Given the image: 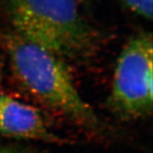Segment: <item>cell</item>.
<instances>
[{
    "instance_id": "7a4b0ae2",
    "label": "cell",
    "mask_w": 153,
    "mask_h": 153,
    "mask_svg": "<svg viewBox=\"0 0 153 153\" xmlns=\"http://www.w3.org/2000/svg\"><path fill=\"white\" fill-rule=\"evenodd\" d=\"M16 33L64 59L90 55L98 38L77 0H4Z\"/></svg>"
},
{
    "instance_id": "3957f363",
    "label": "cell",
    "mask_w": 153,
    "mask_h": 153,
    "mask_svg": "<svg viewBox=\"0 0 153 153\" xmlns=\"http://www.w3.org/2000/svg\"><path fill=\"white\" fill-rule=\"evenodd\" d=\"M153 41L151 33L133 36L115 67L110 103L121 116L135 118L152 112Z\"/></svg>"
},
{
    "instance_id": "52a82bcc",
    "label": "cell",
    "mask_w": 153,
    "mask_h": 153,
    "mask_svg": "<svg viewBox=\"0 0 153 153\" xmlns=\"http://www.w3.org/2000/svg\"><path fill=\"white\" fill-rule=\"evenodd\" d=\"M0 153H6V152H0Z\"/></svg>"
},
{
    "instance_id": "8992f818",
    "label": "cell",
    "mask_w": 153,
    "mask_h": 153,
    "mask_svg": "<svg viewBox=\"0 0 153 153\" xmlns=\"http://www.w3.org/2000/svg\"><path fill=\"white\" fill-rule=\"evenodd\" d=\"M2 94V91H1V73H0V94Z\"/></svg>"
},
{
    "instance_id": "6da1fadb",
    "label": "cell",
    "mask_w": 153,
    "mask_h": 153,
    "mask_svg": "<svg viewBox=\"0 0 153 153\" xmlns=\"http://www.w3.org/2000/svg\"><path fill=\"white\" fill-rule=\"evenodd\" d=\"M5 45L12 71L31 96L78 125H97L96 115L76 90L62 58L16 33L7 36Z\"/></svg>"
},
{
    "instance_id": "277c9868",
    "label": "cell",
    "mask_w": 153,
    "mask_h": 153,
    "mask_svg": "<svg viewBox=\"0 0 153 153\" xmlns=\"http://www.w3.org/2000/svg\"><path fill=\"white\" fill-rule=\"evenodd\" d=\"M0 132L30 140H56L38 110L3 93L0 94Z\"/></svg>"
},
{
    "instance_id": "5b68a950",
    "label": "cell",
    "mask_w": 153,
    "mask_h": 153,
    "mask_svg": "<svg viewBox=\"0 0 153 153\" xmlns=\"http://www.w3.org/2000/svg\"><path fill=\"white\" fill-rule=\"evenodd\" d=\"M133 12L151 21L152 19L153 0H122Z\"/></svg>"
}]
</instances>
